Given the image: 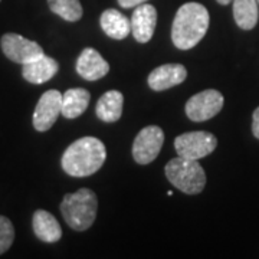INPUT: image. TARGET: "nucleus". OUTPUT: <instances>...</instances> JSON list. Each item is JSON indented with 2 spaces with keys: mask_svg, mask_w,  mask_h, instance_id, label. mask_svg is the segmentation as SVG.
Returning a JSON list of instances; mask_svg holds the SVG:
<instances>
[{
  "mask_svg": "<svg viewBox=\"0 0 259 259\" xmlns=\"http://www.w3.org/2000/svg\"><path fill=\"white\" fill-rule=\"evenodd\" d=\"M107 158V150L101 140L82 137L65 150L61 164L66 175L88 177L97 173Z\"/></svg>",
  "mask_w": 259,
  "mask_h": 259,
  "instance_id": "nucleus-1",
  "label": "nucleus"
},
{
  "mask_svg": "<svg viewBox=\"0 0 259 259\" xmlns=\"http://www.w3.org/2000/svg\"><path fill=\"white\" fill-rule=\"evenodd\" d=\"M209 22V12L203 5L190 2L180 6L171 28V40L175 47L182 51L196 47L206 35Z\"/></svg>",
  "mask_w": 259,
  "mask_h": 259,
  "instance_id": "nucleus-2",
  "label": "nucleus"
},
{
  "mask_svg": "<svg viewBox=\"0 0 259 259\" xmlns=\"http://www.w3.org/2000/svg\"><path fill=\"white\" fill-rule=\"evenodd\" d=\"M98 210V199L91 189H79L75 193L64 196L61 203V213L65 222L74 231L83 232L90 229L95 222Z\"/></svg>",
  "mask_w": 259,
  "mask_h": 259,
  "instance_id": "nucleus-3",
  "label": "nucleus"
},
{
  "mask_svg": "<svg viewBox=\"0 0 259 259\" xmlns=\"http://www.w3.org/2000/svg\"><path fill=\"white\" fill-rule=\"evenodd\" d=\"M164 171L167 180L186 194L200 193L206 186V173L197 160L179 156L167 163Z\"/></svg>",
  "mask_w": 259,
  "mask_h": 259,
  "instance_id": "nucleus-4",
  "label": "nucleus"
},
{
  "mask_svg": "<svg viewBox=\"0 0 259 259\" xmlns=\"http://www.w3.org/2000/svg\"><path fill=\"white\" fill-rule=\"evenodd\" d=\"M216 147H218V139L209 131L185 133L175 140L177 156L189 160H199L206 157L212 154Z\"/></svg>",
  "mask_w": 259,
  "mask_h": 259,
  "instance_id": "nucleus-5",
  "label": "nucleus"
},
{
  "mask_svg": "<svg viewBox=\"0 0 259 259\" xmlns=\"http://www.w3.org/2000/svg\"><path fill=\"white\" fill-rule=\"evenodd\" d=\"M164 133L157 125H148L140 131L133 143V157L139 164H150L160 154Z\"/></svg>",
  "mask_w": 259,
  "mask_h": 259,
  "instance_id": "nucleus-6",
  "label": "nucleus"
},
{
  "mask_svg": "<svg viewBox=\"0 0 259 259\" xmlns=\"http://www.w3.org/2000/svg\"><path fill=\"white\" fill-rule=\"evenodd\" d=\"M223 95L216 90H206L186 102V115L194 122H202L218 115L223 108Z\"/></svg>",
  "mask_w": 259,
  "mask_h": 259,
  "instance_id": "nucleus-7",
  "label": "nucleus"
},
{
  "mask_svg": "<svg viewBox=\"0 0 259 259\" xmlns=\"http://www.w3.org/2000/svg\"><path fill=\"white\" fill-rule=\"evenodd\" d=\"M0 45H2L3 54L8 56L10 61L20 65L28 64L30 61L44 55V49L37 42L29 40L18 33L3 35Z\"/></svg>",
  "mask_w": 259,
  "mask_h": 259,
  "instance_id": "nucleus-8",
  "label": "nucleus"
},
{
  "mask_svg": "<svg viewBox=\"0 0 259 259\" xmlns=\"http://www.w3.org/2000/svg\"><path fill=\"white\" fill-rule=\"evenodd\" d=\"M62 115V93L58 90H49L40 97L33 112V127L44 133L51 128Z\"/></svg>",
  "mask_w": 259,
  "mask_h": 259,
  "instance_id": "nucleus-9",
  "label": "nucleus"
},
{
  "mask_svg": "<svg viewBox=\"0 0 259 259\" xmlns=\"http://www.w3.org/2000/svg\"><path fill=\"white\" fill-rule=\"evenodd\" d=\"M157 25V10L153 5H139L131 18V33L140 44H147L154 35Z\"/></svg>",
  "mask_w": 259,
  "mask_h": 259,
  "instance_id": "nucleus-10",
  "label": "nucleus"
},
{
  "mask_svg": "<svg viewBox=\"0 0 259 259\" xmlns=\"http://www.w3.org/2000/svg\"><path fill=\"white\" fill-rule=\"evenodd\" d=\"M187 78V71L180 64H166L157 66L148 75V87L153 91H166L185 81Z\"/></svg>",
  "mask_w": 259,
  "mask_h": 259,
  "instance_id": "nucleus-11",
  "label": "nucleus"
},
{
  "mask_svg": "<svg viewBox=\"0 0 259 259\" xmlns=\"http://www.w3.org/2000/svg\"><path fill=\"white\" fill-rule=\"evenodd\" d=\"M110 71V65L94 48H85L76 61V72L87 81H98Z\"/></svg>",
  "mask_w": 259,
  "mask_h": 259,
  "instance_id": "nucleus-12",
  "label": "nucleus"
},
{
  "mask_svg": "<svg viewBox=\"0 0 259 259\" xmlns=\"http://www.w3.org/2000/svg\"><path fill=\"white\" fill-rule=\"evenodd\" d=\"M59 65L54 58L47 56L45 54L28 64L22 65V75L30 83H45L52 79L58 74Z\"/></svg>",
  "mask_w": 259,
  "mask_h": 259,
  "instance_id": "nucleus-13",
  "label": "nucleus"
},
{
  "mask_svg": "<svg viewBox=\"0 0 259 259\" xmlns=\"http://www.w3.org/2000/svg\"><path fill=\"white\" fill-rule=\"evenodd\" d=\"M32 226H33L35 235L42 242L54 243L62 238L61 225L55 219V216L47 210H36L33 213Z\"/></svg>",
  "mask_w": 259,
  "mask_h": 259,
  "instance_id": "nucleus-14",
  "label": "nucleus"
},
{
  "mask_svg": "<svg viewBox=\"0 0 259 259\" xmlns=\"http://www.w3.org/2000/svg\"><path fill=\"white\" fill-rule=\"evenodd\" d=\"M100 23L104 33L117 40L125 39L131 33V20L117 9H107L102 12Z\"/></svg>",
  "mask_w": 259,
  "mask_h": 259,
  "instance_id": "nucleus-15",
  "label": "nucleus"
},
{
  "mask_svg": "<svg viewBox=\"0 0 259 259\" xmlns=\"http://www.w3.org/2000/svg\"><path fill=\"white\" fill-rule=\"evenodd\" d=\"M124 97L120 91H107L97 102L95 112L97 117L104 122H115L122 115Z\"/></svg>",
  "mask_w": 259,
  "mask_h": 259,
  "instance_id": "nucleus-16",
  "label": "nucleus"
},
{
  "mask_svg": "<svg viewBox=\"0 0 259 259\" xmlns=\"http://www.w3.org/2000/svg\"><path fill=\"white\" fill-rule=\"evenodd\" d=\"M91 100L90 93L85 88H71L62 94V115L65 118H76L82 115L88 108Z\"/></svg>",
  "mask_w": 259,
  "mask_h": 259,
  "instance_id": "nucleus-17",
  "label": "nucleus"
},
{
  "mask_svg": "<svg viewBox=\"0 0 259 259\" xmlns=\"http://www.w3.org/2000/svg\"><path fill=\"white\" fill-rule=\"evenodd\" d=\"M256 0H233V18L236 25L243 30H252L259 19Z\"/></svg>",
  "mask_w": 259,
  "mask_h": 259,
  "instance_id": "nucleus-18",
  "label": "nucleus"
},
{
  "mask_svg": "<svg viewBox=\"0 0 259 259\" xmlns=\"http://www.w3.org/2000/svg\"><path fill=\"white\" fill-rule=\"evenodd\" d=\"M49 9L66 22H78L82 18V6L79 0H48Z\"/></svg>",
  "mask_w": 259,
  "mask_h": 259,
  "instance_id": "nucleus-19",
  "label": "nucleus"
},
{
  "mask_svg": "<svg viewBox=\"0 0 259 259\" xmlns=\"http://www.w3.org/2000/svg\"><path fill=\"white\" fill-rule=\"evenodd\" d=\"M15 241V228L8 218L0 216V255L5 253Z\"/></svg>",
  "mask_w": 259,
  "mask_h": 259,
  "instance_id": "nucleus-20",
  "label": "nucleus"
},
{
  "mask_svg": "<svg viewBox=\"0 0 259 259\" xmlns=\"http://www.w3.org/2000/svg\"><path fill=\"white\" fill-rule=\"evenodd\" d=\"M252 133L259 140V107L253 111V115H252Z\"/></svg>",
  "mask_w": 259,
  "mask_h": 259,
  "instance_id": "nucleus-21",
  "label": "nucleus"
},
{
  "mask_svg": "<svg viewBox=\"0 0 259 259\" xmlns=\"http://www.w3.org/2000/svg\"><path fill=\"white\" fill-rule=\"evenodd\" d=\"M147 0H118V5L124 9H130V8H137L139 5L146 3Z\"/></svg>",
  "mask_w": 259,
  "mask_h": 259,
  "instance_id": "nucleus-22",
  "label": "nucleus"
},
{
  "mask_svg": "<svg viewBox=\"0 0 259 259\" xmlns=\"http://www.w3.org/2000/svg\"><path fill=\"white\" fill-rule=\"evenodd\" d=\"M232 0H218V3H221V5H229Z\"/></svg>",
  "mask_w": 259,
  "mask_h": 259,
  "instance_id": "nucleus-23",
  "label": "nucleus"
},
{
  "mask_svg": "<svg viewBox=\"0 0 259 259\" xmlns=\"http://www.w3.org/2000/svg\"><path fill=\"white\" fill-rule=\"evenodd\" d=\"M256 2H258V5H259V0H256Z\"/></svg>",
  "mask_w": 259,
  "mask_h": 259,
  "instance_id": "nucleus-24",
  "label": "nucleus"
},
{
  "mask_svg": "<svg viewBox=\"0 0 259 259\" xmlns=\"http://www.w3.org/2000/svg\"><path fill=\"white\" fill-rule=\"evenodd\" d=\"M0 2H2V0H0Z\"/></svg>",
  "mask_w": 259,
  "mask_h": 259,
  "instance_id": "nucleus-25",
  "label": "nucleus"
}]
</instances>
